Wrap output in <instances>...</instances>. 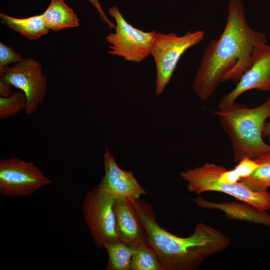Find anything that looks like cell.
<instances>
[{
    "instance_id": "21",
    "label": "cell",
    "mask_w": 270,
    "mask_h": 270,
    "mask_svg": "<svg viewBox=\"0 0 270 270\" xmlns=\"http://www.w3.org/2000/svg\"><path fill=\"white\" fill-rule=\"evenodd\" d=\"M258 166V164L253 158L244 157L238 161V164L234 169L242 178L250 176Z\"/></svg>"
},
{
    "instance_id": "3",
    "label": "cell",
    "mask_w": 270,
    "mask_h": 270,
    "mask_svg": "<svg viewBox=\"0 0 270 270\" xmlns=\"http://www.w3.org/2000/svg\"><path fill=\"white\" fill-rule=\"evenodd\" d=\"M231 142L234 162L270 153V144L262 140L266 120L270 117V96L260 105L249 108L234 102L228 108L214 112Z\"/></svg>"
},
{
    "instance_id": "17",
    "label": "cell",
    "mask_w": 270,
    "mask_h": 270,
    "mask_svg": "<svg viewBox=\"0 0 270 270\" xmlns=\"http://www.w3.org/2000/svg\"><path fill=\"white\" fill-rule=\"evenodd\" d=\"M108 254L106 270H130L134 248L120 240L104 245Z\"/></svg>"
},
{
    "instance_id": "4",
    "label": "cell",
    "mask_w": 270,
    "mask_h": 270,
    "mask_svg": "<svg viewBox=\"0 0 270 270\" xmlns=\"http://www.w3.org/2000/svg\"><path fill=\"white\" fill-rule=\"evenodd\" d=\"M223 166L212 162L182 171L180 177L187 182L189 192L198 194L208 191L222 192L256 208L266 211L270 209V193L250 190L241 182L226 184L218 181Z\"/></svg>"
},
{
    "instance_id": "19",
    "label": "cell",
    "mask_w": 270,
    "mask_h": 270,
    "mask_svg": "<svg viewBox=\"0 0 270 270\" xmlns=\"http://www.w3.org/2000/svg\"><path fill=\"white\" fill-rule=\"evenodd\" d=\"M27 103L26 97L23 92H12L8 98H0V118L13 117L24 110Z\"/></svg>"
},
{
    "instance_id": "18",
    "label": "cell",
    "mask_w": 270,
    "mask_h": 270,
    "mask_svg": "<svg viewBox=\"0 0 270 270\" xmlns=\"http://www.w3.org/2000/svg\"><path fill=\"white\" fill-rule=\"evenodd\" d=\"M134 248L130 270H164L156 254L146 242Z\"/></svg>"
},
{
    "instance_id": "8",
    "label": "cell",
    "mask_w": 270,
    "mask_h": 270,
    "mask_svg": "<svg viewBox=\"0 0 270 270\" xmlns=\"http://www.w3.org/2000/svg\"><path fill=\"white\" fill-rule=\"evenodd\" d=\"M52 183L32 162L14 157L0 160V194L3 196H30Z\"/></svg>"
},
{
    "instance_id": "2",
    "label": "cell",
    "mask_w": 270,
    "mask_h": 270,
    "mask_svg": "<svg viewBox=\"0 0 270 270\" xmlns=\"http://www.w3.org/2000/svg\"><path fill=\"white\" fill-rule=\"evenodd\" d=\"M130 200L144 227L146 242L164 270H198L206 258L231 244L222 232L202 222L196 224L188 237L174 235L160 226L150 203L139 198Z\"/></svg>"
},
{
    "instance_id": "1",
    "label": "cell",
    "mask_w": 270,
    "mask_h": 270,
    "mask_svg": "<svg viewBox=\"0 0 270 270\" xmlns=\"http://www.w3.org/2000/svg\"><path fill=\"white\" fill-rule=\"evenodd\" d=\"M266 36L252 29L241 0H230L224 30L203 54L192 89L201 100H208L221 82L237 83L251 66L255 48L266 43Z\"/></svg>"
},
{
    "instance_id": "12",
    "label": "cell",
    "mask_w": 270,
    "mask_h": 270,
    "mask_svg": "<svg viewBox=\"0 0 270 270\" xmlns=\"http://www.w3.org/2000/svg\"><path fill=\"white\" fill-rule=\"evenodd\" d=\"M114 210L120 240L133 248L146 242L144 227L130 200L115 199Z\"/></svg>"
},
{
    "instance_id": "7",
    "label": "cell",
    "mask_w": 270,
    "mask_h": 270,
    "mask_svg": "<svg viewBox=\"0 0 270 270\" xmlns=\"http://www.w3.org/2000/svg\"><path fill=\"white\" fill-rule=\"evenodd\" d=\"M115 199L98 186L88 191L82 204L84 220L95 246L104 248L106 243L120 240L114 212Z\"/></svg>"
},
{
    "instance_id": "6",
    "label": "cell",
    "mask_w": 270,
    "mask_h": 270,
    "mask_svg": "<svg viewBox=\"0 0 270 270\" xmlns=\"http://www.w3.org/2000/svg\"><path fill=\"white\" fill-rule=\"evenodd\" d=\"M108 14L114 18L116 26L115 32L106 38L110 44L108 53L136 63L147 58L150 54L156 32H146L134 27L115 6L109 8Z\"/></svg>"
},
{
    "instance_id": "14",
    "label": "cell",
    "mask_w": 270,
    "mask_h": 270,
    "mask_svg": "<svg viewBox=\"0 0 270 270\" xmlns=\"http://www.w3.org/2000/svg\"><path fill=\"white\" fill-rule=\"evenodd\" d=\"M42 14L49 30L58 31L80 26V20L76 14L64 0H52Z\"/></svg>"
},
{
    "instance_id": "9",
    "label": "cell",
    "mask_w": 270,
    "mask_h": 270,
    "mask_svg": "<svg viewBox=\"0 0 270 270\" xmlns=\"http://www.w3.org/2000/svg\"><path fill=\"white\" fill-rule=\"evenodd\" d=\"M0 80L23 92L27 99L24 111L31 115L38 110L46 96V78L41 64L32 58H24L13 66L0 69Z\"/></svg>"
},
{
    "instance_id": "15",
    "label": "cell",
    "mask_w": 270,
    "mask_h": 270,
    "mask_svg": "<svg viewBox=\"0 0 270 270\" xmlns=\"http://www.w3.org/2000/svg\"><path fill=\"white\" fill-rule=\"evenodd\" d=\"M1 22L30 40H36L48 33L42 14L26 18H16L0 14Z\"/></svg>"
},
{
    "instance_id": "10",
    "label": "cell",
    "mask_w": 270,
    "mask_h": 270,
    "mask_svg": "<svg viewBox=\"0 0 270 270\" xmlns=\"http://www.w3.org/2000/svg\"><path fill=\"white\" fill-rule=\"evenodd\" d=\"M252 89L270 90V46L266 43L255 48L250 67L243 74L235 88L220 99L218 109L229 108L242 94Z\"/></svg>"
},
{
    "instance_id": "20",
    "label": "cell",
    "mask_w": 270,
    "mask_h": 270,
    "mask_svg": "<svg viewBox=\"0 0 270 270\" xmlns=\"http://www.w3.org/2000/svg\"><path fill=\"white\" fill-rule=\"evenodd\" d=\"M23 59V56L14 51L10 46L0 42V69L7 66L10 63H16Z\"/></svg>"
},
{
    "instance_id": "23",
    "label": "cell",
    "mask_w": 270,
    "mask_h": 270,
    "mask_svg": "<svg viewBox=\"0 0 270 270\" xmlns=\"http://www.w3.org/2000/svg\"><path fill=\"white\" fill-rule=\"evenodd\" d=\"M96 8L99 14L100 19L106 24L110 28H114L116 24L112 22L102 9L98 0H87Z\"/></svg>"
},
{
    "instance_id": "25",
    "label": "cell",
    "mask_w": 270,
    "mask_h": 270,
    "mask_svg": "<svg viewBox=\"0 0 270 270\" xmlns=\"http://www.w3.org/2000/svg\"><path fill=\"white\" fill-rule=\"evenodd\" d=\"M262 136H270V120L266 122L264 124L262 132Z\"/></svg>"
},
{
    "instance_id": "13",
    "label": "cell",
    "mask_w": 270,
    "mask_h": 270,
    "mask_svg": "<svg viewBox=\"0 0 270 270\" xmlns=\"http://www.w3.org/2000/svg\"><path fill=\"white\" fill-rule=\"evenodd\" d=\"M190 200L201 208L220 210L225 214L228 218L261 224L270 227V214L247 203L236 202H214L208 201L201 196Z\"/></svg>"
},
{
    "instance_id": "22",
    "label": "cell",
    "mask_w": 270,
    "mask_h": 270,
    "mask_svg": "<svg viewBox=\"0 0 270 270\" xmlns=\"http://www.w3.org/2000/svg\"><path fill=\"white\" fill-rule=\"evenodd\" d=\"M240 177L234 170H227L224 167L220 172L218 181L226 184H234L240 181Z\"/></svg>"
},
{
    "instance_id": "16",
    "label": "cell",
    "mask_w": 270,
    "mask_h": 270,
    "mask_svg": "<svg viewBox=\"0 0 270 270\" xmlns=\"http://www.w3.org/2000/svg\"><path fill=\"white\" fill-rule=\"evenodd\" d=\"M253 159L258 166L250 176L241 178L240 182L252 191H268L270 187V153L262 154Z\"/></svg>"
},
{
    "instance_id": "5",
    "label": "cell",
    "mask_w": 270,
    "mask_h": 270,
    "mask_svg": "<svg viewBox=\"0 0 270 270\" xmlns=\"http://www.w3.org/2000/svg\"><path fill=\"white\" fill-rule=\"evenodd\" d=\"M202 30L189 31L182 36L174 32H156L150 50L156 66V94H160L170 82L184 52L204 38Z\"/></svg>"
},
{
    "instance_id": "24",
    "label": "cell",
    "mask_w": 270,
    "mask_h": 270,
    "mask_svg": "<svg viewBox=\"0 0 270 270\" xmlns=\"http://www.w3.org/2000/svg\"><path fill=\"white\" fill-rule=\"evenodd\" d=\"M11 84L2 80H0V95L1 97L8 98L11 96Z\"/></svg>"
},
{
    "instance_id": "11",
    "label": "cell",
    "mask_w": 270,
    "mask_h": 270,
    "mask_svg": "<svg viewBox=\"0 0 270 270\" xmlns=\"http://www.w3.org/2000/svg\"><path fill=\"white\" fill-rule=\"evenodd\" d=\"M104 174L98 186V188L114 199L140 198L147 194L132 171L121 169L114 157L105 147L103 158Z\"/></svg>"
}]
</instances>
